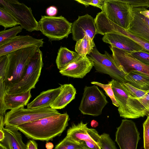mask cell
Here are the masks:
<instances>
[{
  "label": "cell",
  "instance_id": "7dc6e473",
  "mask_svg": "<svg viewBox=\"0 0 149 149\" xmlns=\"http://www.w3.org/2000/svg\"><path fill=\"white\" fill-rule=\"evenodd\" d=\"M0 149H8L6 147L0 143Z\"/></svg>",
  "mask_w": 149,
  "mask_h": 149
},
{
  "label": "cell",
  "instance_id": "4dcf8cb0",
  "mask_svg": "<svg viewBox=\"0 0 149 149\" xmlns=\"http://www.w3.org/2000/svg\"><path fill=\"white\" fill-rule=\"evenodd\" d=\"M54 149H86L81 144L73 142L65 137L58 144Z\"/></svg>",
  "mask_w": 149,
  "mask_h": 149
},
{
  "label": "cell",
  "instance_id": "f6af8a7d",
  "mask_svg": "<svg viewBox=\"0 0 149 149\" xmlns=\"http://www.w3.org/2000/svg\"><path fill=\"white\" fill-rule=\"evenodd\" d=\"M5 137V134L3 130H0V142H2Z\"/></svg>",
  "mask_w": 149,
  "mask_h": 149
},
{
  "label": "cell",
  "instance_id": "b9f144b4",
  "mask_svg": "<svg viewBox=\"0 0 149 149\" xmlns=\"http://www.w3.org/2000/svg\"><path fill=\"white\" fill-rule=\"evenodd\" d=\"M140 12L143 15L149 18V10L146 8H141Z\"/></svg>",
  "mask_w": 149,
  "mask_h": 149
},
{
  "label": "cell",
  "instance_id": "bcb514c9",
  "mask_svg": "<svg viewBox=\"0 0 149 149\" xmlns=\"http://www.w3.org/2000/svg\"><path fill=\"white\" fill-rule=\"evenodd\" d=\"M98 123L95 120H93L91 122V126L93 127H96L98 126Z\"/></svg>",
  "mask_w": 149,
  "mask_h": 149
},
{
  "label": "cell",
  "instance_id": "c3c4849f",
  "mask_svg": "<svg viewBox=\"0 0 149 149\" xmlns=\"http://www.w3.org/2000/svg\"><path fill=\"white\" fill-rule=\"evenodd\" d=\"M146 116H149V111H148L147 113Z\"/></svg>",
  "mask_w": 149,
  "mask_h": 149
},
{
  "label": "cell",
  "instance_id": "ba28073f",
  "mask_svg": "<svg viewBox=\"0 0 149 149\" xmlns=\"http://www.w3.org/2000/svg\"><path fill=\"white\" fill-rule=\"evenodd\" d=\"M0 4L13 15L23 29L30 32L39 30L38 22L31 8L17 0H0Z\"/></svg>",
  "mask_w": 149,
  "mask_h": 149
},
{
  "label": "cell",
  "instance_id": "f546056e",
  "mask_svg": "<svg viewBox=\"0 0 149 149\" xmlns=\"http://www.w3.org/2000/svg\"><path fill=\"white\" fill-rule=\"evenodd\" d=\"M124 89L130 95L133 97L138 98L144 95L149 91H144L140 90L127 82H121Z\"/></svg>",
  "mask_w": 149,
  "mask_h": 149
},
{
  "label": "cell",
  "instance_id": "cb8c5ba5",
  "mask_svg": "<svg viewBox=\"0 0 149 149\" xmlns=\"http://www.w3.org/2000/svg\"><path fill=\"white\" fill-rule=\"evenodd\" d=\"M31 90L18 94L6 93L4 96V102L6 109H14L26 105L31 97Z\"/></svg>",
  "mask_w": 149,
  "mask_h": 149
},
{
  "label": "cell",
  "instance_id": "d6986e66",
  "mask_svg": "<svg viewBox=\"0 0 149 149\" xmlns=\"http://www.w3.org/2000/svg\"><path fill=\"white\" fill-rule=\"evenodd\" d=\"M127 105L129 118L135 119L146 116L149 111V91L139 98H134L129 95Z\"/></svg>",
  "mask_w": 149,
  "mask_h": 149
},
{
  "label": "cell",
  "instance_id": "7402d4cb",
  "mask_svg": "<svg viewBox=\"0 0 149 149\" xmlns=\"http://www.w3.org/2000/svg\"><path fill=\"white\" fill-rule=\"evenodd\" d=\"M60 92L55 100L49 105L52 109H61L74 99L76 90L71 84L61 85Z\"/></svg>",
  "mask_w": 149,
  "mask_h": 149
},
{
  "label": "cell",
  "instance_id": "9a60e30c",
  "mask_svg": "<svg viewBox=\"0 0 149 149\" xmlns=\"http://www.w3.org/2000/svg\"><path fill=\"white\" fill-rule=\"evenodd\" d=\"M93 66V61L87 56L80 55L74 61L59 70L62 75L74 78L82 79Z\"/></svg>",
  "mask_w": 149,
  "mask_h": 149
},
{
  "label": "cell",
  "instance_id": "d590c367",
  "mask_svg": "<svg viewBox=\"0 0 149 149\" xmlns=\"http://www.w3.org/2000/svg\"><path fill=\"white\" fill-rule=\"evenodd\" d=\"M143 147L144 149H149V116L143 123Z\"/></svg>",
  "mask_w": 149,
  "mask_h": 149
},
{
  "label": "cell",
  "instance_id": "8992f818",
  "mask_svg": "<svg viewBox=\"0 0 149 149\" xmlns=\"http://www.w3.org/2000/svg\"><path fill=\"white\" fill-rule=\"evenodd\" d=\"M108 103L106 96L97 85L86 86L79 108L84 115L97 116L102 114Z\"/></svg>",
  "mask_w": 149,
  "mask_h": 149
},
{
  "label": "cell",
  "instance_id": "603a6c76",
  "mask_svg": "<svg viewBox=\"0 0 149 149\" xmlns=\"http://www.w3.org/2000/svg\"><path fill=\"white\" fill-rule=\"evenodd\" d=\"M60 91V87L44 91L27 105V109H38L49 107Z\"/></svg>",
  "mask_w": 149,
  "mask_h": 149
},
{
  "label": "cell",
  "instance_id": "f35d334b",
  "mask_svg": "<svg viewBox=\"0 0 149 149\" xmlns=\"http://www.w3.org/2000/svg\"><path fill=\"white\" fill-rule=\"evenodd\" d=\"M131 7L133 8L149 7V0H127Z\"/></svg>",
  "mask_w": 149,
  "mask_h": 149
},
{
  "label": "cell",
  "instance_id": "5bb4252c",
  "mask_svg": "<svg viewBox=\"0 0 149 149\" xmlns=\"http://www.w3.org/2000/svg\"><path fill=\"white\" fill-rule=\"evenodd\" d=\"M43 39H38L29 35L18 36L0 46V56L18 50L29 47H43Z\"/></svg>",
  "mask_w": 149,
  "mask_h": 149
},
{
  "label": "cell",
  "instance_id": "484cf974",
  "mask_svg": "<svg viewBox=\"0 0 149 149\" xmlns=\"http://www.w3.org/2000/svg\"><path fill=\"white\" fill-rule=\"evenodd\" d=\"M126 82L141 90H149V77L135 71L131 72L125 76Z\"/></svg>",
  "mask_w": 149,
  "mask_h": 149
},
{
  "label": "cell",
  "instance_id": "ac0fdd59",
  "mask_svg": "<svg viewBox=\"0 0 149 149\" xmlns=\"http://www.w3.org/2000/svg\"><path fill=\"white\" fill-rule=\"evenodd\" d=\"M102 40L104 42L114 47L129 52L143 50L138 44L127 37L112 33L104 35Z\"/></svg>",
  "mask_w": 149,
  "mask_h": 149
},
{
  "label": "cell",
  "instance_id": "e0dca14e",
  "mask_svg": "<svg viewBox=\"0 0 149 149\" xmlns=\"http://www.w3.org/2000/svg\"><path fill=\"white\" fill-rule=\"evenodd\" d=\"M100 32L102 35L112 33L128 37L139 45L143 51L149 53V43L135 36L127 31L105 17L102 21L100 26Z\"/></svg>",
  "mask_w": 149,
  "mask_h": 149
},
{
  "label": "cell",
  "instance_id": "1f68e13d",
  "mask_svg": "<svg viewBox=\"0 0 149 149\" xmlns=\"http://www.w3.org/2000/svg\"><path fill=\"white\" fill-rule=\"evenodd\" d=\"M91 83L96 85L102 88L105 91L107 95L109 96L111 99L112 103L115 106L118 107L119 105L116 101L113 90L112 88V84L109 81L108 84H102L97 81H92Z\"/></svg>",
  "mask_w": 149,
  "mask_h": 149
},
{
  "label": "cell",
  "instance_id": "ffe728a7",
  "mask_svg": "<svg viewBox=\"0 0 149 149\" xmlns=\"http://www.w3.org/2000/svg\"><path fill=\"white\" fill-rule=\"evenodd\" d=\"M5 137L0 143L8 149H26L21 133L16 127L5 125L3 129Z\"/></svg>",
  "mask_w": 149,
  "mask_h": 149
},
{
  "label": "cell",
  "instance_id": "30bf717a",
  "mask_svg": "<svg viewBox=\"0 0 149 149\" xmlns=\"http://www.w3.org/2000/svg\"><path fill=\"white\" fill-rule=\"evenodd\" d=\"M115 62L119 69L126 75L133 71L138 72L149 77V65L140 62L130 52L109 46Z\"/></svg>",
  "mask_w": 149,
  "mask_h": 149
},
{
  "label": "cell",
  "instance_id": "d4e9b609",
  "mask_svg": "<svg viewBox=\"0 0 149 149\" xmlns=\"http://www.w3.org/2000/svg\"><path fill=\"white\" fill-rule=\"evenodd\" d=\"M79 56L77 52L71 51L64 47H61L58 49L56 62L58 68L63 69L76 60Z\"/></svg>",
  "mask_w": 149,
  "mask_h": 149
},
{
  "label": "cell",
  "instance_id": "ee69618b",
  "mask_svg": "<svg viewBox=\"0 0 149 149\" xmlns=\"http://www.w3.org/2000/svg\"><path fill=\"white\" fill-rule=\"evenodd\" d=\"M53 144L51 142H47L45 145V147L47 149H52L54 148Z\"/></svg>",
  "mask_w": 149,
  "mask_h": 149
},
{
  "label": "cell",
  "instance_id": "277c9868",
  "mask_svg": "<svg viewBox=\"0 0 149 149\" xmlns=\"http://www.w3.org/2000/svg\"><path fill=\"white\" fill-rule=\"evenodd\" d=\"M60 113L56 109L50 107L33 109L22 107L8 112L5 115L4 123L5 125L17 127L25 123Z\"/></svg>",
  "mask_w": 149,
  "mask_h": 149
},
{
  "label": "cell",
  "instance_id": "8d00e7d4",
  "mask_svg": "<svg viewBox=\"0 0 149 149\" xmlns=\"http://www.w3.org/2000/svg\"><path fill=\"white\" fill-rule=\"evenodd\" d=\"M87 7L89 5L98 8L102 10L106 0H75Z\"/></svg>",
  "mask_w": 149,
  "mask_h": 149
},
{
  "label": "cell",
  "instance_id": "8fae6325",
  "mask_svg": "<svg viewBox=\"0 0 149 149\" xmlns=\"http://www.w3.org/2000/svg\"><path fill=\"white\" fill-rule=\"evenodd\" d=\"M140 139L135 123L131 120L123 119L115 134V141L120 149H137Z\"/></svg>",
  "mask_w": 149,
  "mask_h": 149
},
{
  "label": "cell",
  "instance_id": "836d02e7",
  "mask_svg": "<svg viewBox=\"0 0 149 149\" xmlns=\"http://www.w3.org/2000/svg\"><path fill=\"white\" fill-rule=\"evenodd\" d=\"M7 88L4 81L0 79V115L4 116L7 110L4 102V96Z\"/></svg>",
  "mask_w": 149,
  "mask_h": 149
},
{
  "label": "cell",
  "instance_id": "d6a6232c",
  "mask_svg": "<svg viewBox=\"0 0 149 149\" xmlns=\"http://www.w3.org/2000/svg\"><path fill=\"white\" fill-rule=\"evenodd\" d=\"M100 142L102 149H117L109 135L104 133L100 135Z\"/></svg>",
  "mask_w": 149,
  "mask_h": 149
},
{
  "label": "cell",
  "instance_id": "5b68a950",
  "mask_svg": "<svg viewBox=\"0 0 149 149\" xmlns=\"http://www.w3.org/2000/svg\"><path fill=\"white\" fill-rule=\"evenodd\" d=\"M38 24L39 30L50 41L67 38L71 33L72 23L61 15L42 16Z\"/></svg>",
  "mask_w": 149,
  "mask_h": 149
},
{
  "label": "cell",
  "instance_id": "4316f807",
  "mask_svg": "<svg viewBox=\"0 0 149 149\" xmlns=\"http://www.w3.org/2000/svg\"><path fill=\"white\" fill-rule=\"evenodd\" d=\"M95 47L93 39L86 35L76 42L75 50L79 55L84 57L89 54Z\"/></svg>",
  "mask_w": 149,
  "mask_h": 149
},
{
  "label": "cell",
  "instance_id": "9c48e42d",
  "mask_svg": "<svg viewBox=\"0 0 149 149\" xmlns=\"http://www.w3.org/2000/svg\"><path fill=\"white\" fill-rule=\"evenodd\" d=\"M87 56L93 61V66L97 72L107 74L120 82H126V75L118 68L112 55L106 51L104 54H102L95 47Z\"/></svg>",
  "mask_w": 149,
  "mask_h": 149
},
{
  "label": "cell",
  "instance_id": "83f0119b",
  "mask_svg": "<svg viewBox=\"0 0 149 149\" xmlns=\"http://www.w3.org/2000/svg\"><path fill=\"white\" fill-rule=\"evenodd\" d=\"M20 25L13 15L6 8L0 6V25L5 29Z\"/></svg>",
  "mask_w": 149,
  "mask_h": 149
},
{
  "label": "cell",
  "instance_id": "6da1fadb",
  "mask_svg": "<svg viewBox=\"0 0 149 149\" xmlns=\"http://www.w3.org/2000/svg\"><path fill=\"white\" fill-rule=\"evenodd\" d=\"M67 113L56 115L25 123L17 127L28 139L49 141L61 136L68 125Z\"/></svg>",
  "mask_w": 149,
  "mask_h": 149
},
{
  "label": "cell",
  "instance_id": "7a4b0ae2",
  "mask_svg": "<svg viewBox=\"0 0 149 149\" xmlns=\"http://www.w3.org/2000/svg\"><path fill=\"white\" fill-rule=\"evenodd\" d=\"M38 48L29 47L6 54L8 64L4 81L7 90L21 80L28 63Z\"/></svg>",
  "mask_w": 149,
  "mask_h": 149
},
{
  "label": "cell",
  "instance_id": "ab89813d",
  "mask_svg": "<svg viewBox=\"0 0 149 149\" xmlns=\"http://www.w3.org/2000/svg\"><path fill=\"white\" fill-rule=\"evenodd\" d=\"M57 12V8L54 6H50L47 8L46 10V14L49 16H55Z\"/></svg>",
  "mask_w": 149,
  "mask_h": 149
},
{
  "label": "cell",
  "instance_id": "7c38bea8",
  "mask_svg": "<svg viewBox=\"0 0 149 149\" xmlns=\"http://www.w3.org/2000/svg\"><path fill=\"white\" fill-rule=\"evenodd\" d=\"M87 124L84 123L82 121L77 124L73 123L67 130L65 137L77 143L80 144L81 141H88L101 147L100 135L96 130L88 128Z\"/></svg>",
  "mask_w": 149,
  "mask_h": 149
},
{
  "label": "cell",
  "instance_id": "44dd1931",
  "mask_svg": "<svg viewBox=\"0 0 149 149\" xmlns=\"http://www.w3.org/2000/svg\"><path fill=\"white\" fill-rule=\"evenodd\" d=\"M116 100L119 107L118 111L120 117L129 118V113L127 104L129 95L123 87L121 82L112 79L110 81Z\"/></svg>",
  "mask_w": 149,
  "mask_h": 149
},
{
  "label": "cell",
  "instance_id": "f1b7e54d",
  "mask_svg": "<svg viewBox=\"0 0 149 149\" xmlns=\"http://www.w3.org/2000/svg\"><path fill=\"white\" fill-rule=\"evenodd\" d=\"M23 28L21 26H17L7 30L0 32V46L15 38L18 33L21 32Z\"/></svg>",
  "mask_w": 149,
  "mask_h": 149
},
{
  "label": "cell",
  "instance_id": "3957f363",
  "mask_svg": "<svg viewBox=\"0 0 149 149\" xmlns=\"http://www.w3.org/2000/svg\"><path fill=\"white\" fill-rule=\"evenodd\" d=\"M43 65L42 54L38 48L28 63L21 80L7 90L8 94L25 93L35 88L38 81Z\"/></svg>",
  "mask_w": 149,
  "mask_h": 149
},
{
  "label": "cell",
  "instance_id": "e575fe53",
  "mask_svg": "<svg viewBox=\"0 0 149 149\" xmlns=\"http://www.w3.org/2000/svg\"><path fill=\"white\" fill-rule=\"evenodd\" d=\"M130 53L136 59L145 65H149V53L143 50Z\"/></svg>",
  "mask_w": 149,
  "mask_h": 149
},
{
  "label": "cell",
  "instance_id": "4fadbf2b",
  "mask_svg": "<svg viewBox=\"0 0 149 149\" xmlns=\"http://www.w3.org/2000/svg\"><path fill=\"white\" fill-rule=\"evenodd\" d=\"M71 33L73 40L76 42L86 35L93 39L97 34L94 19L88 14L79 16L77 19L72 23Z\"/></svg>",
  "mask_w": 149,
  "mask_h": 149
},
{
  "label": "cell",
  "instance_id": "52a82bcc",
  "mask_svg": "<svg viewBox=\"0 0 149 149\" xmlns=\"http://www.w3.org/2000/svg\"><path fill=\"white\" fill-rule=\"evenodd\" d=\"M132 9L127 0H106L102 11L109 20L127 30L132 19Z\"/></svg>",
  "mask_w": 149,
  "mask_h": 149
},
{
  "label": "cell",
  "instance_id": "74e56055",
  "mask_svg": "<svg viewBox=\"0 0 149 149\" xmlns=\"http://www.w3.org/2000/svg\"><path fill=\"white\" fill-rule=\"evenodd\" d=\"M8 64L6 55L0 56V79L4 81Z\"/></svg>",
  "mask_w": 149,
  "mask_h": 149
},
{
  "label": "cell",
  "instance_id": "7bdbcfd3",
  "mask_svg": "<svg viewBox=\"0 0 149 149\" xmlns=\"http://www.w3.org/2000/svg\"><path fill=\"white\" fill-rule=\"evenodd\" d=\"M4 118L3 116L0 115V130H3L5 125L4 123Z\"/></svg>",
  "mask_w": 149,
  "mask_h": 149
},
{
  "label": "cell",
  "instance_id": "2e32d148",
  "mask_svg": "<svg viewBox=\"0 0 149 149\" xmlns=\"http://www.w3.org/2000/svg\"><path fill=\"white\" fill-rule=\"evenodd\" d=\"M141 8H132V19L127 31L149 43V18L140 13Z\"/></svg>",
  "mask_w": 149,
  "mask_h": 149
},
{
  "label": "cell",
  "instance_id": "60d3db41",
  "mask_svg": "<svg viewBox=\"0 0 149 149\" xmlns=\"http://www.w3.org/2000/svg\"><path fill=\"white\" fill-rule=\"evenodd\" d=\"M26 149H38V144L34 140H29L26 144Z\"/></svg>",
  "mask_w": 149,
  "mask_h": 149
}]
</instances>
